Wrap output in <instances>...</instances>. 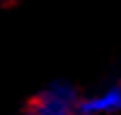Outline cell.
<instances>
[{"instance_id":"6da1fadb","label":"cell","mask_w":121,"mask_h":115,"mask_svg":"<svg viewBox=\"0 0 121 115\" xmlns=\"http://www.w3.org/2000/svg\"><path fill=\"white\" fill-rule=\"evenodd\" d=\"M80 104V93L65 80H54L30 100L24 115H67Z\"/></svg>"},{"instance_id":"7a4b0ae2","label":"cell","mask_w":121,"mask_h":115,"mask_svg":"<svg viewBox=\"0 0 121 115\" xmlns=\"http://www.w3.org/2000/svg\"><path fill=\"white\" fill-rule=\"evenodd\" d=\"M78 109L82 111V115H117V113H121V83H110L89 96H80Z\"/></svg>"},{"instance_id":"3957f363","label":"cell","mask_w":121,"mask_h":115,"mask_svg":"<svg viewBox=\"0 0 121 115\" xmlns=\"http://www.w3.org/2000/svg\"><path fill=\"white\" fill-rule=\"evenodd\" d=\"M67 115H82V111H80V109H76V111H71V113H67Z\"/></svg>"}]
</instances>
